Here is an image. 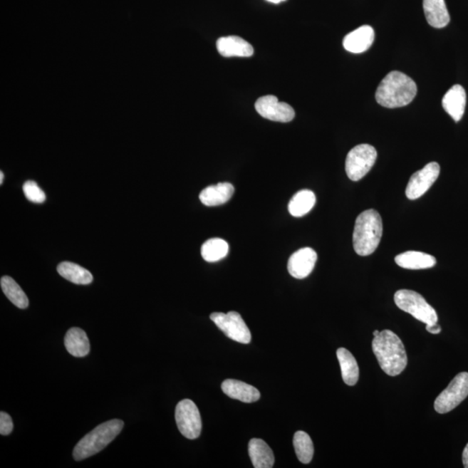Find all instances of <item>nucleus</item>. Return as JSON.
Wrapping results in <instances>:
<instances>
[{"label":"nucleus","instance_id":"obj_1","mask_svg":"<svg viewBox=\"0 0 468 468\" xmlns=\"http://www.w3.org/2000/svg\"><path fill=\"white\" fill-rule=\"evenodd\" d=\"M380 367L390 377H395L405 370L407 357L402 340L390 330L380 332L372 342Z\"/></svg>","mask_w":468,"mask_h":468},{"label":"nucleus","instance_id":"obj_2","mask_svg":"<svg viewBox=\"0 0 468 468\" xmlns=\"http://www.w3.org/2000/svg\"><path fill=\"white\" fill-rule=\"evenodd\" d=\"M417 93L414 80L400 71H391L382 80L375 100L380 105L389 109L409 105Z\"/></svg>","mask_w":468,"mask_h":468},{"label":"nucleus","instance_id":"obj_21","mask_svg":"<svg viewBox=\"0 0 468 468\" xmlns=\"http://www.w3.org/2000/svg\"><path fill=\"white\" fill-rule=\"evenodd\" d=\"M65 345L68 352L76 358L85 357L90 350L89 338L80 328H71L67 331Z\"/></svg>","mask_w":468,"mask_h":468},{"label":"nucleus","instance_id":"obj_20","mask_svg":"<svg viewBox=\"0 0 468 468\" xmlns=\"http://www.w3.org/2000/svg\"><path fill=\"white\" fill-rule=\"evenodd\" d=\"M395 261L399 266L410 270L427 269L436 265V259L433 256L415 251L397 255Z\"/></svg>","mask_w":468,"mask_h":468},{"label":"nucleus","instance_id":"obj_28","mask_svg":"<svg viewBox=\"0 0 468 468\" xmlns=\"http://www.w3.org/2000/svg\"><path fill=\"white\" fill-rule=\"evenodd\" d=\"M23 191L26 197L31 202L40 204L46 202L45 192L33 181H28L24 184Z\"/></svg>","mask_w":468,"mask_h":468},{"label":"nucleus","instance_id":"obj_5","mask_svg":"<svg viewBox=\"0 0 468 468\" xmlns=\"http://www.w3.org/2000/svg\"><path fill=\"white\" fill-rule=\"evenodd\" d=\"M395 303L400 309L413 316L427 326L438 322L436 311L421 294L411 290H399L395 294Z\"/></svg>","mask_w":468,"mask_h":468},{"label":"nucleus","instance_id":"obj_25","mask_svg":"<svg viewBox=\"0 0 468 468\" xmlns=\"http://www.w3.org/2000/svg\"><path fill=\"white\" fill-rule=\"evenodd\" d=\"M0 286H1L3 293L14 306L20 308V309H26L29 306V299H28L25 291L21 289V287L13 278L9 277V276H4L0 279Z\"/></svg>","mask_w":468,"mask_h":468},{"label":"nucleus","instance_id":"obj_23","mask_svg":"<svg viewBox=\"0 0 468 468\" xmlns=\"http://www.w3.org/2000/svg\"><path fill=\"white\" fill-rule=\"evenodd\" d=\"M58 273L63 279L69 280L76 285H90L93 281V276L90 271L72 262L60 263L58 266Z\"/></svg>","mask_w":468,"mask_h":468},{"label":"nucleus","instance_id":"obj_8","mask_svg":"<svg viewBox=\"0 0 468 468\" xmlns=\"http://www.w3.org/2000/svg\"><path fill=\"white\" fill-rule=\"evenodd\" d=\"M175 421L184 437L194 440L201 435L202 429L201 414L197 406L191 400H182L177 404L175 410Z\"/></svg>","mask_w":468,"mask_h":468},{"label":"nucleus","instance_id":"obj_6","mask_svg":"<svg viewBox=\"0 0 468 468\" xmlns=\"http://www.w3.org/2000/svg\"><path fill=\"white\" fill-rule=\"evenodd\" d=\"M378 158V152L370 144H360L348 154L345 170L351 181L358 182L373 167Z\"/></svg>","mask_w":468,"mask_h":468},{"label":"nucleus","instance_id":"obj_11","mask_svg":"<svg viewBox=\"0 0 468 468\" xmlns=\"http://www.w3.org/2000/svg\"><path fill=\"white\" fill-rule=\"evenodd\" d=\"M441 167L437 162L427 164L422 170L411 176L406 189V196L410 199L422 197L430 189L440 175Z\"/></svg>","mask_w":468,"mask_h":468},{"label":"nucleus","instance_id":"obj_9","mask_svg":"<svg viewBox=\"0 0 468 468\" xmlns=\"http://www.w3.org/2000/svg\"><path fill=\"white\" fill-rule=\"evenodd\" d=\"M210 318L227 338L244 345L251 342L250 330L238 312L230 311L227 314L214 312L211 314Z\"/></svg>","mask_w":468,"mask_h":468},{"label":"nucleus","instance_id":"obj_7","mask_svg":"<svg viewBox=\"0 0 468 468\" xmlns=\"http://www.w3.org/2000/svg\"><path fill=\"white\" fill-rule=\"evenodd\" d=\"M468 395V373L462 372L452 380L435 402V410L439 414H447L459 406Z\"/></svg>","mask_w":468,"mask_h":468},{"label":"nucleus","instance_id":"obj_29","mask_svg":"<svg viewBox=\"0 0 468 468\" xmlns=\"http://www.w3.org/2000/svg\"><path fill=\"white\" fill-rule=\"evenodd\" d=\"M14 423L11 416L2 411L0 413V434L2 435H8L13 432Z\"/></svg>","mask_w":468,"mask_h":468},{"label":"nucleus","instance_id":"obj_22","mask_svg":"<svg viewBox=\"0 0 468 468\" xmlns=\"http://www.w3.org/2000/svg\"><path fill=\"white\" fill-rule=\"evenodd\" d=\"M337 357L341 367L342 378L347 385L354 386L358 382L359 367L354 355L345 348H340Z\"/></svg>","mask_w":468,"mask_h":468},{"label":"nucleus","instance_id":"obj_14","mask_svg":"<svg viewBox=\"0 0 468 468\" xmlns=\"http://www.w3.org/2000/svg\"><path fill=\"white\" fill-rule=\"evenodd\" d=\"M375 40V31L370 26H363L343 38L345 49L352 53H363L370 49Z\"/></svg>","mask_w":468,"mask_h":468},{"label":"nucleus","instance_id":"obj_24","mask_svg":"<svg viewBox=\"0 0 468 468\" xmlns=\"http://www.w3.org/2000/svg\"><path fill=\"white\" fill-rule=\"evenodd\" d=\"M316 204V196L313 192L303 189L295 194L291 198L288 210L293 217H302L313 208Z\"/></svg>","mask_w":468,"mask_h":468},{"label":"nucleus","instance_id":"obj_19","mask_svg":"<svg viewBox=\"0 0 468 468\" xmlns=\"http://www.w3.org/2000/svg\"><path fill=\"white\" fill-rule=\"evenodd\" d=\"M251 463L255 468H271L275 462L273 450L261 439H251L248 445Z\"/></svg>","mask_w":468,"mask_h":468},{"label":"nucleus","instance_id":"obj_27","mask_svg":"<svg viewBox=\"0 0 468 468\" xmlns=\"http://www.w3.org/2000/svg\"><path fill=\"white\" fill-rule=\"evenodd\" d=\"M293 446L300 462L308 464L311 462L314 447L309 435L303 431H298L294 435Z\"/></svg>","mask_w":468,"mask_h":468},{"label":"nucleus","instance_id":"obj_17","mask_svg":"<svg viewBox=\"0 0 468 468\" xmlns=\"http://www.w3.org/2000/svg\"><path fill=\"white\" fill-rule=\"evenodd\" d=\"M234 194V187L231 183L222 182L203 189L199 199L207 207L221 206L229 201Z\"/></svg>","mask_w":468,"mask_h":468},{"label":"nucleus","instance_id":"obj_32","mask_svg":"<svg viewBox=\"0 0 468 468\" xmlns=\"http://www.w3.org/2000/svg\"><path fill=\"white\" fill-rule=\"evenodd\" d=\"M266 1L274 3V4H279V3L286 1V0H266Z\"/></svg>","mask_w":468,"mask_h":468},{"label":"nucleus","instance_id":"obj_34","mask_svg":"<svg viewBox=\"0 0 468 468\" xmlns=\"http://www.w3.org/2000/svg\"><path fill=\"white\" fill-rule=\"evenodd\" d=\"M379 333H380V332H379L378 331H375L373 332L374 338H375V337H377V336H378Z\"/></svg>","mask_w":468,"mask_h":468},{"label":"nucleus","instance_id":"obj_18","mask_svg":"<svg viewBox=\"0 0 468 468\" xmlns=\"http://www.w3.org/2000/svg\"><path fill=\"white\" fill-rule=\"evenodd\" d=\"M423 9L431 26L440 29L449 25L450 15L445 0H423Z\"/></svg>","mask_w":468,"mask_h":468},{"label":"nucleus","instance_id":"obj_12","mask_svg":"<svg viewBox=\"0 0 468 468\" xmlns=\"http://www.w3.org/2000/svg\"><path fill=\"white\" fill-rule=\"evenodd\" d=\"M317 260L318 254L312 248H301L288 260V271L295 279H306L313 271Z\"/></svg>","mask_w":468,"mask_h":468},{"label":"nucleus","instance_id":"obj_30","mask_svg":"<svg viewBox=\"0 0 468 468\" xmlns=\"http://www.w3.org/2000/svg\"><path fill=\"white\" fill-rule=\"evenodd\" d=\"M426 330L431 334H439L442 331V327L438 323H435V325L427 326Z\"/></svg>","mask_w":468,"mask_h":468},{"label":"nucleus","instance_id":"obj_15","mask_svg":"<svg viewBox=\"0 0 468 468\" xmlns=\"http://www.w3.org/2000/svg\"><path fill=\"white\" fill-rule=\"evenodd\" d=\"M467 103L466 90L462 85H455L447 92L442 98L444 110L454 120V122L461 121L465 113Z\"/></svg>","mask_w":468,"mask_h":468},{"label":"nucleus","instance_id":"obj_3","mask_svg":"<svg viewBox=\"0 0 468 468\" xmlns=\"http://www.w3.org/2000/svg\"><path fill=\"white\" fill-rule=\"evenodd\" d=\"M383 221L378 211L370 209L363 212L355 219L353 246L360 256H369L374 253L381 241Z\"/></svg>","mask_w":468,"mask_h":468},{"label":"nucleus","instance_id":"obj_33","mask_svg":"<svg viewBox=\"0 0 468 468\" xmlns=\"http://www.w3.org/2000/svg\"><path fill=\"white\" fill-rule=\"evenodd\" d=\"M4 181V174L3 172H0V184H2Z\"/></svg>","mask_w":468,"mask_h":468},{"label":"nucleus","instance_id":"obj_4","mask_svg":"<svg viewBox=\"0 0 468 468\" xmlns=\"http://www.w3.org/2000/svg\"><path fill=\"white\" fill-rule=\"evenodd\" d=\"M123 425V422L118 419L100 424L76 445L73 450L76 461H83L105 449L121 433Z\"/></svg>","mask_w":468,"mask_h":468},{"label":"nucleus","instance_id":"obj_13","mask_svg":"<svg viewBox=\"0 0 468 468\" xmlns=\"http://www.w3.org/2000/svg\"><path fill=\"white\" fill-rule=\"evenodd\" d=\"M216 47L219 53L225 58H249L254 53V47L249 43L237 36H229L217 40Z\"/></svg>","mask_w":468,"mask_h":468},{"label":"nucleus","instance_id":"obj_10","mask_svg":"<svg viewBox=\"0 0 468 468\" xmlns=\"http://www.w3.org/2000/svg\"><path fill=\"white\" fill-rule=\"evenodd\" d=\"M255 109L262 118L274 122L289 123L295 118L293 107L286 103L279 102L275 95H265L255 103Z\"/></svg>","mask_w":468,"mask_h":468},{"label":"nucleus","instance_id":"obj_31","mask_svg":"<svg viewBox=\"0 0 468 468\" xmlns=\"http://www.w3.org/2000/svg\"><path fill=\"white\" fill-rule=\"evenodd\" d=\"M462 462L464 467L468 468V444L463 451Z\"/></svg>","mask_w":468,"mask_h":468},{"label":"nucleus","instance_id":"obj_26","mask_svg":"<svg viewBox=\"0 0 468 468\" xmlns=\"http://www.w3.org/2000/svg\"><path fill=\"white\" fill-rule=\"evenodd\" d=\"M229 246L222 239H208L202 246V256L207 262H217L226 257Z\"/></svg>","mask_w":468,"mask_h":468},{"label":"nucleus","instance_id":"obj_16","mask_svg":"<svg viewBox=\"0 0 468 468\" xmlns=\"http://www.w3.org/2000/svg\"><path fill=\"white\" fill-rule=\"evenodd\" d=\"M222 389L227 397L242 402H254L260 398L259 391L255 387L237 380H226L222 383Z\"/></svg>","mask_w":468,"mask_h":468}]
</instances>
